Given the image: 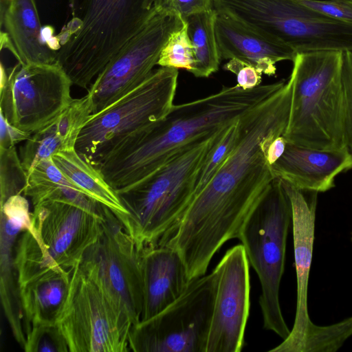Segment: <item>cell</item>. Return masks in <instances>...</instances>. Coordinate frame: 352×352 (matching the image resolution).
<instances>
[{
    "label": "cell",
    "instance_id": "cell-28",
    "mask_svg": "<svg viewBox=\"0 0 352 352\" xmlns=\"http://www.w3.org/2000/svg\"><path fill=\"white\" fill-rule=\"evenodd\" d=\"M27 183L28 173L16 147L0 148L1 202L10 196L23 194Z\"/></svg>",
    "mask_w": 352,
    "mask_h": 352
},
{
    "label": "cell",
    "instance_id": "cell-13",
    "mask_svg": "<svg viewBox=\"0 0 352 352\" xmlns=\"http://www.w3.org/2000/svg\"><path fill=\"white\" fill-rule=\"evenodd\" d=\"M184 25L178 14L158 9L109 63L90 85L96 113L140 85L157 65L170 36Z\"/></svg>",
    "mask_w": 352,
    "mask_h": 352
},
{
    "label": "cell",
    "instance_id": "cell-9",
    "mask_svg": "<svg viewBox=\"0 0 352 352\" xmlns=\"http://www.w3.org/2000/svg\"><path fill=\"white\" fill-rule=\"evenodd\" d=\"M292 206L294 263L296 275V306L289 336L270 350L272 352H336L347 338L344 322L330 325L314 323L308 311V285L313 258L317 192L308 197L303 190L280 179Z\"/></svg>",
    "mask_w": 352,
    "mask_h": 352
},
{
    "label": "cell",
    "instance_id": "cell-30",
    "mask_svg": "<svg viewBox=\"0 0 352 352\" xmlns=\"http://www.w3.org/2000/svg\"><path fill=\"white\" fill-rule=\"evenodd\" d=\"M23 349L27 352H69L67 342L56 323L30 327L25 333Z\"/></svg>",
    "mask_w": 352,
    "mask_h": 352
},
{
    "label": "cell",
    "instance_id": "cell-34",
    "mask_svg": "<svg viewBox=\"0 0 352 352\" xmlns=\"http://www.w3.org/2000/svg\"><path fill=\"white\" fill-rule=\"evenodd\" d=\"M223 67L236 74L237 85L244 89H252L261 85L263 74L242 60L230 59Z\"/></svg>",
    "mask_w": 352,
    "mask_h": 352
},
{
    "label": "cell",
    "instance_id": "cell-26",
    "mask_svg": "<svg viewBox=\"0 0 352 352\" xmlns=\"http://www.w3.org/2000/svg\"><path fill=\"white\" fill-rule=\"evenodd\" d=\"M62 151H65L63 144L52 122L25 140L20 148V158L28 175L39 162Z\"/></svg>",
    "mask_w": 352,
    "mask_h": 352
},
{
    "label": "cell",
    "instance_id": "cell-8",
    "mask_svg": "<svg viewBox=\"0 0 352 352\" xmlns=\"http://www.w3.org/2000/svg\"><path fill=\"white\" fill-rule=\"evenodd\" d=\"M177 69L160 67L138 87L93 113L80 133L76 151L95 167L126 139L164 119L174 106Z\"/></svg>",
    "mask_w": 352,
    "mask_h": 352
},
{
    "label": "cell",
    "instance_id": "cell-1",
    "mask_svg": "<svg viewBox=\"0 0 352 352\" xmlns=\"http://www.w3.org/2000/svg\"><path fill=\"white\" fill-rule=\"evenodd\" d=\"M292 79L238 119L239 138L226 162L192 199L163 244L180 255L190 276L206 273L211 259L237 238L247 217L276 178L266 159L270 144L283 135Z\"/></svg>",
    "mask_w": 352,
    "mask_h": 352
},
{
    "label": "cell",
    "instance_id": "cell-22",
    "mask_svg": "<svg viewBox=\"0 0 352 352\" xmlns=\"http://www.w3.org/2000/svg\"><path fill=\"white\" fill-rule=\"evenodd\" d=\"M52 158L63 175L82 193L109 208L117 217L128 214L118 193L101 172L76 148L57 152Z\"/></svg>",
    "mask_w": 352,
    "mask_h": 352
},
{
    "label": "cell",
    "instance_id": "cell-5",
    "mask_svg": "<svg viewBox=\"0 0 352 352\" xmlns=\"http://www.w3.org/2000/svg\"><path fill=\"white\" fill-rule=\"evenodd\" d=\"M342 52L297 53L291 73L292 94L287 142L320 150L346 146L341 78Z\"/></svg>",
    "mask_w": 352,
    "mask_h": 352
},
{
    "label": "cell",
    "instance_id": "cell-16",
    "mask_svg": "<svg viewBox=\"0 0 352 352\" xmlns=\"http://www.w3.org/2000/svg\"><path fill=\"white\" fill-rule=\"evenodd\" d=\"M103 231L87 252L98 263L105 280L127 307L133 324L143 310L142 251L115 214L103 206Z\"/></svg>",
    "mask_w": 352,
    "mask_h": 352
},
{
    "label": "cell",
    "instance_id": "cell-2",
    "mask_svg": "<svg viewBox=\"0 0 352 352\" xmlns=\"http://www.w3.org/2000/svg\"><path fill=\"white\" fill-rule=\"evenodd\" d=\"M285 83L283 80L249 89L223 86L215 94L174 104L164 119L126 139L96 168L118 194L131 189L183 147L236 121Z\"/></svg>",
    "mask_w": 352,
    "mask_h": 352
},
{
    "label": "cell",
    "instance_id": "cell-33",
    "mask_svg": "<svg viewBox=\"0 0 352 352\" xmlns=\"http://www.w3.org/2000/svg\"><path fill=\"white\" fill-rule=\"evenodd\" d=\"M153 6L158 9L179 14L184 19L187 16L213 10V0H154Z\"/></svg>",
    "mask_w": 352,
    "mask_h": 352
},
{
    "label": "cell",
    "instance_id": "cell-20",
    "mask_svg": "<svg viewBox=\"0 0 352 352\" xmlns=\"http://www.w3.org/2000/svg\"><path fill=\"white\" fill-rule=\"evenodd\" d=\"M142 273L144 302L140 320H148L166 308L190 282L180 255L166 245L142 250Z\"/></svg>",
    "mask_w": 352,
    "mask_h": 352
},
{
    "label": "cell",
    "instance_id": "cell-3",
    "mask_svg": "<svg viewBox=\"0 0 352 352\" xmlns=\"http://www.w3.org/2000/svg\"><path fill=\"white\" fill-rule=\"evenodd\" d=\"M154 0H69L70 19L56 36V63L87 89L143 27Z\"/></svg>",
    "mask_w": 352,
    "mask_h": 352
},
{
    "label": "cell",
    "instance_id": "cell-29",
    "mask_svg": "<svg viewBox=\"0 0 352 352\" xmlns=\"http://www.w3.org/2000/svg\"><path fill=\"white\" fill-rule=\"evenodd\" d=\"M194 63L193 47L187 24L175 31L163 47L157 65L175 69H185L189 72Z\"/></svg>",
    "mask_w": 352,
    "mask_h": 352
},
{
    "label": "cell",
    "instance_id": "cell-27",
    "mask_svg": "<svg viewBox=\"0 0 352 352\" xmlns=\"http://www.w3.org/2000/svg\"><path fill=\"white\" fill-rule=\"evenodd\" d=\"M239 138L238 120L228 126L223 136L208 155L197 176L194 197L210 182L226 162Z\"/></svg>",
    "mask_w": 352,
    "mask_h": 352
},
{
    "label": "cell",
    "instance_id": "cell-31",
    "mask_svg": "<svg viewBox=\"0 0 352 352\" xmlns=\"http://www.w3.org/2000/svg\"><path fill=\"white\" fill-rule=\"evenodd\" d=\"M341 78L344 102V135L352 152V50L342 51Z\"/></svg>",
    "mask_w": 352,
    "mask_h": 352
},
{
    "label": "cell",
    "instance_id": "cell-35",
    "mask_svg": "<svg viewBox=\"0 0 352 352\" xmlns=\"http://www.w3.org/2000/svg\"><path fill=\"white\" fill-rule=\"evenodd\" d=\"M0 120V148L15 146L19 142L27 140L32 134L10 124L1 113Z\"/></svg>",
    "mask_w": 352,
    "mask_h": 352
},
{
    "label": "cell",
    "instance_id": "cell-17",
    "mask_svg": "<svg viewBox=\"0 0 352 352\" xmlns=\"http://www.w3.org/2000/svg\"><path fill=\"white\" fill-rule=\"evenodd\" d=\"M25 335L30 327L54 324L66 298L71 271L44 265L41 259L14 264Z\"/></svg>",
    "mask_w": 352,
    "mask_h": 352
},
{
    "label": "cell",
    "instance_id": "cell-37",
    "mask_svg": "<svg viewBox=\"0 0 352 352\" xmlns=\"http://www.w3.org/2000/svg\"><path fill=\"white\" fill-rule=\"evenodd\" d=\"M339 1H345V2H348V3H352V0H339Z\"/></svg>",
    "mask_w": 352,
    "mask_h": 352
},
{
    "label": "cell",
    "instance_id": "cell-11",
    "mask_svg": "<svg viewBox=\"0 0 352 352\" xmlns=\"http://www.w3.org/2000/svg\"><path fill=\"white\" fill-rule=\"evenodd\" d=\"M241 19L297 53L352 50V23L327 17L295 0H244Z\"/></svg>",
    "mask_w": 352,
    "mask_h": 352
},
{
    "label": "cell",
    "instance_id": "cell-25",
    "mask_svg": "<svg viewBox=\"0 0 352 352\" xmlns=\"http://www.w3.org/2000/svg\"><path fill=\"white\" fill-rule=\"evenodd\" d=\"M94 112L93 100L87 93L82 98H74L65 111L52 122L65 151L76 148L78 138Z\"/></svg>",
    "mask_w": 352,
    "mask_h": 352
},
{
    "label": "cell",
    "instance_id": "cell-32",
    "mask_svg": "<svg viewBox=\"0 0 352 352\" xmlns=\"http://www.w3.org/2000/svg\"><path fill=\"white\" fill-rule=\"evenodd\" d=\"M327 17L352 23V3L339 0H295Z\"/></svg>",
    "mask_w": 352,
    "mask_h": 352
},
{
    "label": "cell",
    "instance_id": "cell-14",
    "mask_svg": "<svg viewBox=\"0 0 352 352\" xmlns=\"http://www.w3.org/2000/svg\"><path fill=\"white\" fill-rule=\"evenodd\" d=\"M32 227L43 263L67 271L80 263L103 231L100 212L77 204L47 201L34 206Z\"/></svg>",
    "mask_w": 352,
    "mask_h": 352
},
{
    "label": "cell",
    "instance_id": "cell-6",
    "mask_svg": "<svg viewBox=\"0 0 352 352\" xmlns=\"http://www.w3.org/2000/svg\"><path fill=\"white\" fill-rule=\"evenodd\" d=\"M69 352H127L131 314L88 254L72 270L56 320Z\"/></svg>",
    "mask_w": 352,
    "mask_h": 352
},
{
    "label": "cell",
    "instance_id": "cell-21",
    "mask_svg": "<svg viewBox=\"0 0 352 352\" xmlns=\"http://www.w3.org/2000/svg\"><path fill=\"white\" fill-rule=\"evenodd\" d=\"M21 64L56 63L57 52L45 41L34 0H8L1 7V26Z\"/></svg>",
    "mask_w": 352,
    "mask_h": 352
},
{
    "label": "cell",
    "instance_id": "cell-7",
    "mask_svg": "<svg viewBox=\"0 0 352 352\" xmlns=\"http://www.w3.org/2000/svg\"><path fill=\"white\" fill-rule=\"evenodd\" d=\"M289 198L279 178L243 223L238 234L249 263L258 277L263 327L283 340L290 333L283 317L279 289L285 270L286 243L292 222Z\"/></svg>",
    "mask_w": 352,
    "mask_h": 352
},
{
    "label": "cell",
    "instance_id": "cell-18",
    "mask_svg": "<svg viewBox=\"0 0 352 352\" xmlns=\"http://www.w3.org/2000/svg\"><path fill=\"white\" fill-rule=\"evenodd\" d=\"M275 177L303 191L325 192L336 177L352 168V152L320 150L287 142L283 155L271 166Z\"/></svg>",
    "mask_w": 352,
    "mask_h": 352
},
{
    "label": "cell",
    "instance_id": "cell-4",
    "mask_svg": "<svg viewBox=\"0 0 352 352\" xmlns=\"http://www.w3.org/2000/svg\"><path fill=\"white\" fill-rule=\"evenodd\" d=\"M228 126L189 143L146 180L118 194L128 214L116 217L140 250L157 245L179 222L201 166Z\"/></svg>",
    "mask_w": 352,
    "mask_h": 352
},
{
    "label": "cell",
    "instance_id": "cell-10",
    "mask_svg": "<svg viewBox=\"0 0 352 352\" xmlns=\"http://www.w3.org/2000/svg\"><path fill=\"white\" fill-rule=\"evenodd\" d=\"M213 270L190 280L183 294L153 317L133 324L135 352H206L217 288Z\"/></svg>",
    "mask_w": 352,
    "mask_h": 352
},
{
    "label": "cell",
    "instance_id": "cell-15",
    "mask_svg": "<svg viewBox=\"0 0 352 352\" xmlns=\"http://www.w3.org/2000/svg\"><path fill=\"white\" fill-rule=\"evenodd\" d=\"M249 265L239 244L214 268L217 281L206 352H239L244 346L250 307Z\"/></svg>",
    "mask_w": 352,
    "mask_h": 352
},
{
    "label": "cell",
    "instance_id": "cell-19",
    "mask_svg": "<svg viewBox=\"0 0 352 352\" xmlns=\"http://www.w3.org/2000/svg\"><path fill=\"white\" fill-rule=\"evenodd\" d=\"M214 30L221 59H239L270 76L275 75L276 63L293 62L297 54L288 45L218 12Z\"/></svg>",
    "mask_w": 352,
    "mask_h": 352
},
{
    "label": "cell",
    "instance_id": "cell-23",
    "mask_svg": "<svg viewBox=\"0 0 352 352\" xmlns=\"http://www.w3.org/2000/svg\"><path fill=\"white\" fill-rule=\"evenodd\" d=\"M23 195L31 199L33 206L47 201H61L94 212L102 210V205L80 191L63 175L52 157L39 162L28 175Z\"/></svg>",
    "mask_w": 352,
    "mask_h": 352
},
{
    "label": "cell",
    "instance_id": "cell-12",
    "mask_svg": "<svg viewBox=\"0 0 352 352\" xmlns=\"http://www.w3.org/2000/svg\"><path fill=\"white\" fill-rule=\"evenodd\" d=\"M0 87V113L16 128L33 133L54 122L70 104L73 85L63 69L54 64L18 62L7 69Z\"/></svg>",
    "mask_w": 352,
    "mask_h": 352
},
{
    "label": "cell",
    "instance_id": "cell-24",
    "mask_svg": "<svg viewBox=\"0 0 352 352\" xmlns=\"http://www.w3.org/2000/svg\"><path fill=\"white\" fill-rule=\"evenodd\" d=\"M216 14L213 9L184 19L193 47L194 63L190 72L196 77H208L219 69L221 58L214 30Z\"/></svg>",
    "mask_w": 352,
    "mask_h": 352
},
{
    "label": "cell",
    "instance_id": "cell-36",
    "mask_svg": "<svg viewBox=\"0 0 352 352\" xmlns=\"http://www.w3.org/2000/svg\"><path fill=\"white\" fill-rule=\"evenodd\" d=\"M286 146L287 141L283 135L276 138L270 144L266 151V159L270 166L283 155Z\"/></svg>",
    "mask_w": 352,
    "mask_h": 352
}]
</instances>
